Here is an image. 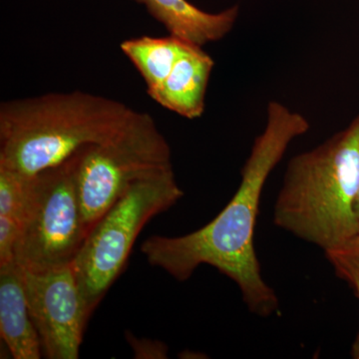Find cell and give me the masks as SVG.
Instances as JSON below:
<instances>
[{
    "label": "cell",
    "instance_id": "6da1fadb",
    "mask_svg": "<svg viewBox=\"0 0 359 359\" xmlns=\"http://www.w3.org/2000/svg\"><path fill=\"white\" fill-rule=\"evenodd\" d=\"M309 123L273 101L263 133L255 140L242 171L237 193L218 216L199 230L179 236H152L141 252L151 266L162 269L179 282L209 264L237 283L252 313L269 316L278 309L275 290L264 282L255 250L254 237L264 183L282 160L290 142L306 134Z\"/></svg>",
    "mask_w": 359,
    "mask_h": 359
},
{
    "label": "cell",
    "instance_id": "7a4b0ae2",
    "mask_svg": "<svg viewBox=\"0 0 359 359\" xmlns=\"http://www.w3.org/2000/svg\"><path fill=\"white\" fill-rule=\"evenodd\" d=\"M136 111L87 92L49 93L0 106V166L27 176L117 136Z\"/></svg>",
    "mask_w": 359,
    "mask_h": 359
},
{
    "label": "cell",
    "instance_id": "3957f363",
    "mask_svg": "<svg viewBox=\"0 0 359 359\" xmlns=\"http://www.w3.org/2000/svg\"><path fill=\"white\" fill-rule=\"evenodd\" d=\"M359 116L318 147L290 161L273 212L278 228L325 252L358 236Z\"/></svg>",
    "mask_w": 359,
    "mask_h": 359
},
{
    "label": "cell",
    "instance_id": "277c9868",
    "mask_svg": "<svg viewBox=\"0 0 359 359\" xmlns=\"http://www.w3.org/2000/svg\"><path fill=\"white\" fill-rule=\"evenodd\" d=\"M183 196L168 170L136 182L94 224L72 264L89 316L122 273L144 226Z\"/></svg>",
    "mask_w": 359,
    "mask_h": 359
},
{
    "label": "cell",
    "instance_id": "5b68a950",
    "mask_svg": "<svg viewBox=\"0 0 359 359\" xmlns=\"http://www.w3.org/2000/svg\"><path fill=\"white\" fill-rule=\"evenodd\" d=\"M171 169V149L148 113L136 111L114 138L82 148L77 187L87 233L133 184Z\"/></svg>",
    "mask_w": 359,
    "mask_h": 359
},
{
    "label": "cell",
    "instance_id": "8992f818",
    "mask_svg": "<svg viewBox=\"0 0 359 359\" xmlns=\"http://www.w3.org/2000/svg\"><path fill=\"white\" fill-rule=\"evenodd\" d=\"M79 152L32 176L14 261L29 271L71 266L86 238L77 187Z\"/></svg>",
    "mask_w": 359,
    "mask_h": 359
},
{
    "label": "cell",
    "instance_id": "52a82bcc",
    "mask_svg": "<svg viewBox=\"0 0 359 359\" xmlns=\"http://www.w3.org/2000/svg\"><path fill=\"white\" fill-rule=\"evenodd\" d=\"M20 269L43 355L49 359H77L90 316L72 264L45 271Z\"/></svg>",
    "mask_w": 359,
    "mask_h": 359
},
{
    "label": "cell",
    "instance_id": "ba28073f",
    "mask_svg": "<svg viewBox=\"0 0 359 359\" xmlns=\"http://www.w3.org/2000/svg\"><path fill=\"white\" fill-rule=\"evenodd\" d=\"M214 60L202 46L187 45L164 83L151 98L180 116L196 119L205 111V92Z\"/></svg>",
    "mask_w": 359,
    "mask_h": 359
},
{
    "label": "cell",
    "instance_id": "9c48e42d",
    "mask_svg": "<svg viewBox=\"0 0 359 359\" xmlns=\"http://www.w3.org/2000/svg\"><path fill=\"white\" fill-rule=\"evenodd\" d=\"M0 334L14 359L43 355L30 316L22 273L15 261L0 264Z\"/></svg>",
    "mask_w": 359,
    "mask_h": 359
},
{
    "label": "cell",
    "instance_id": "30bf717a",
    "mask_svg": "<svg viewBox=\"0 0 359 359\" xmlns=\"http://www.w3.org/2000/svg\"><path fill=\"white\" fill-rule=\"evenodd\" d=\"M145 6L153 18L166 27L170 35L204 46L223 39L235 25L237 6L218 13H205L188 0H134Z\"/></svg>",
    "mask_w": 359,
    "mask_h": 359
},
{
    "label": "cell",
    "instance_id": "8fae6325",
    "mask_svg": "<svg viewBox=\"0 0 359 359\" xmlns=\"http://www.w3.org/2000/svg\"><path fill=\"white\" fill-rule=\"evenodd\" d=\"M188 44L173 35L142 36L125 40L120 48L140 72L151 96L164 83Z\"/></svg>",
    "mask_w": 359,
    "mask_h": 359
},
{
    "label": "cell",
    "instance_id": "7c38bea8",
    "mask_svg": "<svg viewBox=\"0 0 359 359\" xmlns=\"http://www.w3.org/2000/svg\"><path fill=\"white\" fill-rule=\"evenodd\" d=\"M32 176L0 166V216L22 221Z\"/></svg>",
    "mask_w": 359,
    "mask_h": 359
},
{
    "label": "cell",
    "instance_id": "4fadbf2b",
    "mask_svg": "<svg viewBox=\"0 0 359 359\" xmlns=\"http://www.w3.org/2000/svg\"><path fill=\"white\" fill-rule=\"evenodd\" d=\"M20 224L18 219L0 216V264L14 261V250L20 236Z\"/></svg>",
    "mask_w": 359,
    "mask_h": 359
},
{
    "label": "cell",
    "instance_id": "5bb4252c",
    "mask_svg": "<svg viewBox=\"0 0 359 359\" xmlns=\"http://www.w3.org/2000/svg\"><path fill=\"white\" fill-rule=\"evenodd\" d=\"M325 255L339 276L353 285L359 299V259L337 250L325 252ZM355 344H359V334Z\"/></svg>",
    "mask_w": 359,
    "mask_h": 359
},
{
    "label": "cell",
    "instance_id": "9a60e30c",
    "mask_svg": "<svg viewBox=\"0 0 359 359\" xmlns=\"http://www.w3.org/2000/svg\"><path fill=\"white\" fill-rule=\"evenodd\" d=\"M137 358H167L168 347L158 340L139 339L134 335L127 337Z\"/></svg>",
    "mask_w": 359,
    "mask_h": 359
},
{
    "label": "cell",
    "instance_id": "2e32d148",
    "mask_svg": "<svg viewBox=\"0 0 359 359\" xmlns=\"http://www.w3.org/2000/svg\"><path fill=\"white\" fill-rule=\"evenodd\" d=\"M335 250H337V252L349 255V256L356 257V259H359V236L354 238L353 240L351 241V242L347 243V244L344 245V247Z\"/></svg>",
    "mask_w": 359,
    "mask_h": 359
},
{
    "label": "cell",
    "instance_id": "e0dca14e",
    "mask_svg": "<svg viewBox=\"0 0 359 359\" xmlns=\"http://www.w3.org/2000/svg\"><path fill=\"white\" fill-rule=\"evenodd\" d=\"M354 212H355L356 221H358L359 236V188L358 195H356L355 202H354Z\"/></svg>",
    "mask_w": 359,
    "mask_h": 359
},
{
    "label": "cell",
    "instance_id": "ac0fdd59",
    "mask_svg": "<svg viewBox=\"0 0 359 359\" xmlns=\"http://www.w3.org/2000/svg\"><path fill=\"white\" fill-rule=\"evenodd\" d=\"M353 356L354 358L359 359V344H354L353 348Z\"/></svg>",
    "mask_w": 359,
    "mask_h": 359
}]
</instances>
